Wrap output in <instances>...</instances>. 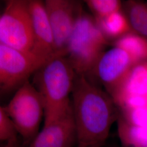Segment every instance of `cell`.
Masks as SVG:
<instances>
[{
    "instance_id": "1",
    "label": "cell",
    "mask_w": 147,
    "mask_h": 147,
    "mask_svg": "<svg viewBox=\"0 0 147 147\" xmlns=\"http://www.w3.org/2000/svg\"><path fill=\"white\" fill-rule=\"evenodd\" d=\"M71 101L77 147H102L119 113L109 94L84 75H76Z\"/></svg>"
},
{
    "instance_id": "2",
    "label": "cell",
    "mask_w": 147,
    "mask_h": 147,
    "mask_svg": "<svg viewBox=\"0 0 147 147\" xmlns=\"http://www.w3.org/2000/svg\"><path fill=\"white\" fill-rule=\"evenodd\" d=\"M76 74L66 57L56 55L34 76V84L44 103V124L68 112L72 108V93Z\"/></svg>"
},
{
    "instance_id": "3",
    "label": "cell",
    "mask_w": 147,
    "mask_h": 147,
    "mask_svg": "<svg viewBox=\"0 0 147 147\" xmlns=\"http://www.w3.org/2000/svg\"><path fill=\"white\" fill-rule=\"evenodd\" d=\"M106 44L95 19L82 10L67 47L66 57L76 75L86 76L92 71Z\"/></svg>"
},
{
    "instance_id": "4",
    "label": "cell",
    "mask_w": 147,
    "mask_h": 147,
    "mask_svg": "<svg viewBox=\"0 0 147 147\" xmlns=\"http://www.w3.org/2000/svg\"><path fill=\"white\" fill-rule=\"evenodd\" d=\"M24 142L28 145L39 133L44 103L42 96L28 80L18 89L8 104L3 107Z\"/></svg>"
},
{
    "instance_id": "5",
    "label": "cell",
    "mask_w": 147,
    "mask_h": 147,
    "mask_svg": "<svg viewBox=\"0 0 147 147\" xmlns=\"http://www.w3.org/2000/svg\"><path fill=\"white\" fill-rule=\"evenodd\" d=\"M0 44L20 51H31L33 33L28 1L6 2L0 17Z\"/></svg>"
},
{
    "instance_id": "6",
    "label": "cell",
    "mask_w": 147,
    "mask_h": 147,
    "mask_svg": "<svg viewBox=\"0 0 147 147\" xmlns=\"http://www.w3.org/2000/svg\"><path fill=\"white\" fill-rule=\"evenodd\" d=\"M51 58L44 57L31 51H20L0 44L1 93L19 88Z\"/></svg>"
},
{
    "instance_id": "7",
    "label": "cell",
    "mask_w": 147,
    "mask_h": 147,
    "mask_svg": "<svg viewBox=\"0 0 147 147\" xmlns=\"http://www.w3.org/2000/svg\"><path fill=\"white\" fill-rule=\"evenodd\" d=\"M44 3L53 31L55 53L66 57L69 40L82 6L73 0H46Z\"/></svg>"
},
{
    "instance_id": "8",
    "label": "cell",
    "mask_w": 147,
    "mask_h": 147,
    "mask_svg": "<svg viewBox=\"0 0 147 147\" xmlns=\"http://www.w3.org/2000/svg\"><path fill=\"white\" fill-rule=\"evenodd\" d=\"M135 64L126 51L115 47L102 54L90 72L94 74L110 95Z\"/></svg>"
},
{
    "instance_id": "9",
    "label": "cell",
    "mask_w": 147,
    "mask_h": 147,
    "mask_svg": "<svg viewBox=\"0 0 147 147\" xmlns=\"http://www.w3.org/2000/svg\"><path fill=\"white\" fill-rule=\"evenodd\" d=\"M76 143V128L71 108L66 114L44 124L42 131L27 147H73Z\"/></svg>"
},
{
    "instance_id": "10",
    "label": "cell",
    "mask_w": 147,
    "mask_h": 147,
    "mask_svg": "<svg viewBox=\"0 0 147 147\" xmlns=\"http://www.w3.org/2000/svg\"><path fill=\"white\" fill-rule=\"evenodd\" d=\"M28 5L33 33V45L31 51L42 57L51 58L56 54L53 31L44 2L29 0Z\"/></svg>"
},
{
    "instance_id": "11",
    "label": "cell",
    "mask_w": 147,
    "mask_h": 147,
    "mask_svg": "<svg viewBox=\"0 0 147 147\" xmlns=\"http://www.w3.org/2000/svg\"><path fill=\"white\" fill-rule=\"evenodd\" d=\"M110 95L117 107L129 97L147 96V62L133 66Z\"/></svg>"
},
{
    "instance_id": "12",
    "label": "cell",
    "mask_w": 147,
    "mask_h": 147,
    "mask_svg": "<svg viewBox=\"0 0 147 147\" xmlns=\"http://www.w3.org/2000/svg\"><path fill=\"white\" fill-rule=\"evenodd\" d=\"M118 132L123 147H147V127L132 124L119 113Z\"/></svg>"
},
{
    "instance_id": "13",
    "label": "cell",
    "mask_w": 147,
    "mask_h": 147,
    "mask_svg": "<svg viewBox=\"0 0 147 147\" xmlns=\"http://www.w3.org/2000/svg\"><path fill=\"white\" fill-rule=\"evenodd\" d=\"M101 31L106 39L119 38L130 29L129 22L121 11L102 18H94Z\"/></svg>"
},
{
    "instance_id": "14",
    "label": "cell",
    "mask_w": 147,
    "mask_h": 147,
    "mask_svg": "<svg viewBox=\"0 0 147 147\" xmlns=\"http://www.w3.org/2000/svg\"><path fill=\"white\" fill-rule=\"evenodd\" d=\"M115 46L126 51L136 64L147 59V40L144 38L126 33L116 40Z\"/></svg>"
},
{
    "instance_id": "15",
    "label": "cell",
    "mask_w": 147,
    "mask_h": 147,
    "mask_svg": "<svg viewBox=\"0 0 147 147\" xmlns=\"http://www.w3.org/2000/svg\"><path fill=\"white\" fill-rule=\"evenodd\" d=\"M129 22L137 32L147 36V3L130 1L127 5Z\"/></svg>"
},
{
    "instance_id": "16",
    "label": "cell",
    "mask_w": 147,
    "mask_h": 147,
    "mask_svg": "<svg viewBox=\"0 0 147 147\" xmlns=\"http://www.w3.org/2000/svg\"><path fill=\"white\" fill-rule=\"evenodd\" d=\"M85 2L95 18H105L121 11V1L118 0H87Z\"/></svg>"
},
{
    "instance_id": "17",
    "label": "cell",
    "mask_w": 147,
    "mask_h": 147,
    "mask_svg": "<svg viewBox=\"0 0 147 147\" xmlns=\"http://www.w3.org/2000/svg\"><path fill=\"white\" fill-rule=\"evenodd\" d=\"M18 132L16 125L6 113L3 106L0 107V140L8 142L17 138Z\"/></svg>"
},
{
    "instance_id": "18",
    "label": "cell",
    "mask_w": 147,
    "mask_h": 147,
    "mask_svg": "<svg viewBox=\"0 0 147 147\" xmlns=\"http://www.w3.org/2000/svg\"><path fill=\"white\" fill-rule=\"evenodd\" d=\"M120 114L132 124L147 127V106L123 112Z\"/></svg>"
},
{
    "instance_id": "19",
    "label": "cell",
    "mask_w": 147,
    "mask_h": 147,
    "mask_svg": "<svg viewBox=\"0 0 147 147\" xmlns=\"http://www.w3.org/2000/svg\"><path fill=\"white\" fill-rule=\"evenodd\" d=\"M3 147H20L18 138L13 139L6 142L5 145Z\"/></svg>"
}]
</instances>
